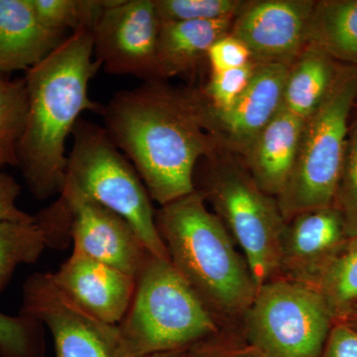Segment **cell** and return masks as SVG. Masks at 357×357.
Segmentation results:
<instances>
[{
    "label": "cell",
    "mask_w": 357,
    "mask_h": 357,
    "mask_svg": "<svg viewBox=\"0 0 357 357\" xmlns=\"http://www.w3.org/2000/svg\"><path fill=\"white\" fill-rule=\"evenodd\" d=\"M72 135L63 191L79 195L126 218L150 255L170 261L157 227L151 197L128 157L105 128L86 119L77 121Z\"/></svg>",
    "instance_id": "obj_6"
},
{
    "label": "cell",
    "mask_w": 357,
    "mask_h": 357,
    "mask_svg": "<svg viewBox=\"0 0 357 357\" xmlns=\"http://www.w3.org/2000/svg\"><path fill=\"white\" fill-rule=\"evenodd\" d=\"M39 20L30 0H0V75L29 70L68 36Z\"/></svg>",
    "instance_id": "obj_16"
},
{
    "label": "cell",
    "mask_w": 357,
    "mask_h": 357,
    "mask_svg": "<svg viewBox=\"0 0 357 357\" xmlns=\"http://www.w3.org/2000/svg\"><path fill=\"white\" fill-rule=\"evenodd\" d=\"M234 18L213 21L160 22L156 53L157 79L188 76L206 60L218 39L229 34Z\"/></svg>",
    "instance_id": "obj_18"
},
{
    "label": "cell",
    "mask_w": 357,
    "mask_h": 357,
    "mask_svg": "<svg viewBox=\"0 0 357 357\" xmlns=\"http://www.w3.org/2000/svg\"><path fill=\"white\" fill-rule=\"evenodd\" d=\"M206 161L197 191L243 251L257 288L279 276L286 222L276 198L260 189L243 160L217 149Z\"/></svg>",
    "instance_id": "obj_5"
},
{
    "label": "cell",
    "mask_w": 357,
    "mask_h": 357,
    "mask_svg": "<svg viewBox=\"0 0 357 357\" xmlns=\"http://www.w3.org/2000/svg\"><path fill=\"white\" fill-rule=\"evenodd\" d=\"M305 285L323 298L335 321L342 318L357 303V237L347 239Z\"/></svg>",
    "instance_id": "obj_21"
},
{
    "label": "cell",
    "mask_w": 357,
    "mask_h": 357,
    "mask_svg": "<svg viewBox=\"0 0 357 357\" xmlns=\"http://www.w3.org/2000/svg\"><path fill=\"white\" fill-rule=\"evenodd\" d=\"M203 105L199 89L152 79L102 105L105 130L161 206L195 191L199 162L218 149L204 128Z\"/></svg>",
    "instance_id": "obj_1"
},
{
    "label": "cell",
    "mask_w": 357,
    "mask_h": 357,
    "mask_svg": "<svg viewBox=\"0 0 357 357\" xmlns=\"http://www.w3.org/2000/svg\"><path fill=\"white\" fill-rule=\"evenodd\" d=\"M333 323L314 289L276 277L258 288L241 330L266 357H321Z\"/></svg>",
    "instance_id": "obj_8"
},
{
    "label": "cell",
    "mask_w": 357,
    "mask_h": 357,
    "mask_svg": "<svg viewBox=\"0 0 357 357\" xmlns=\"http://www.w3.org/2000/svg\"><path fill=\"white\" fill-rule=\"evenodd\" d=\"M335 206L344 218L347 236L357 237V114L349 129Z\"/></svg>",
    "instance_id": "obj_27"
},
{
    "label": "cell",
    "mask_w": 357,
    "mask_h": 357,
    "mask_svg": "<svg viewBox=\"0 0 357 357\" xmlns=\"http://www.w3.org/2000/svg\"><path fill=\"white\" fill-rule=\"evenodd\" d=\"M45 328L36 319L0 312V357H44Z\"/></svg>",
    "instance_id": "obj_25"
},
{
    "label": "cell",
    "mask_w": 357,
    "mask_h": 357,
    "mask_svg": "<svg viewBox=\"0 0 357 357\" xmlns=\"http://www.w3.org/2000/svg\"><path fill=\"white\" fill-rule=\"evenodd\" d=\"M307 45L325 52L338 63L357 67V0L316 1Z\"/></svg>",
    "instance_id": "obj_20"
},
{
    "label": "cell",
    "mask_w": 357,
    "mask_h": 357,
    "mask_svg": "<svg viewBox=\"0 0 357 357\" xmlns=\"http://www.w3.org/2000/svg\"><path fill=\"white\" fill-rule=\"evenodd\" d=\"M304 122L282 107L241 157L256 184L274 198L292 174Z\"/></svg>",
    "instance_id": "obj_17"
},
{
    "label": "cell",
    "mask_w": 357,
    "mask_h": 357,
    "mask_svg": "<svg viewBox=\"0 0 357 357\" xmlns=\"http://www.w3.org/2000/svg\"><path fill=\"white\" fill-rule=\"evenodd\" d=\"M321 357H357V330L335 321Z\"/></svg>",
    "instance_id": "obj_32"
},
{
    "label": "cell",
    "mask_w": 357,
    "mask_h": 357,
    "mask_svg": "<svg viewBox=\"0 0 357 357\" xmlns=\"http://www.w3.org/2000/svg\"><path fill=\"white\" fill-rule=\"evenodd\" d=\"M349 239L335 206L307 211L286 222L279 276L305 284Z\"/></svg>",
    "instance_id": "obj_15"
},
{
    "label": "cell",
    "mask_w": 357,
    "mask_h": 357,
    "mask_svg": "<svg viewBox=\"0 0 357 357\" xmlns=\"http://www.w3.org/2000/svg\"><path fill=\"white\" fill-rule=\"evenodd\" d=\"M4 166L0 163V222H32L34 215L20 210L17 206L21 188L17 181L3 171Z\"/></svg>",
    "instance_id": "obj_31"
},
{
    "label": "cell",
    "mask_w": 357,
    "mask_h": 357,
    "mask_svg": "<svg viewBox=\"0 0 357 357\" xmlns=\"http://www.w3.org/2000/svg\"><path fill=\"white\" fill-rule=\"evenodd\" d=\"M356 100L357 67L344 66L325 100L305 119L295 166L276 198L285 222L335 206Z\"/></svg>",
    "instance_id": "obj_7"
},
{
    "label": "cell",
    "mask_w": 357,
    "mask_h": 357,
    "mask_svg": "<svg viewBox=\"0 0 357 357\" xmlns=\"http://www.w3.org/2000/svg\"><path fill=\"white\" fill-rule=\"evenodd\" d=\"M47 248L46 237L36 220L0 222V294L20 265L37 262Z\"/></svg>",
    "instance_id": "obj_22"
},
{
    "label": "cell",
    "mask_w": 357,
    "mask_h": 357,
    "mask_svg": "<svg viewBox=\"0 0 357 357\" xmlns=\"http://www.w3.org/2000/svg\"><path fill=\"white\" fill-rule=\"evenodd\" d=\"M141 357H190L188 349L185 351L159 352V354H148Z\"/></svg>",
    "instance_id": "obj_34"
},
{
    "label": "cell",
    "mask_w": 357,
    "mask_h": 357,
    "mask_svg": "<svg viewBox=\"0 0 357 357\" xmlns=\"http://www.w3.org/2000/svg\"><path fill=\"white\" fill-rule=\"evenodd\" d=\"M190 357H266L244 337L241 328L222 332L188 349Z\"/></svg>",
    "instance_id": "obj_29"
},
{
    "label": "cell",
    "mask_w": 357,
    "mask_h": 357,
    "mask_svg": "<svg viewBox=\"0 0 357 357\" xmlns=\"http://www.w3.org/2000/svg\"><path fill=\"white\" fill-rule=\"evenodd\" d=\"M157 227L174 267L223 328H236L255 300L257 286L243 255L203 195L162 206Z\"/></svg>",
    "instance_id": "obj_3"
},
{
    "label": "cell",
    "mask_w": 357,
    "mask_h": 357,
    "mask_svg": "<svg viewBox=\"0 0 357 357\" xmlns=\"http://www.w3.org/2000/svg\"><path fill=\"white\" fill-rule=\"evenodd\" d=\"M28 117L24 77L7 81L0 77V163L17 167L18 146Z\"/></svg>",
    "instance_id": "obj_23"
},
{
    "label": "cell",
    "mask_w": 357,
    "mask_h": 357,
    "mask_svg": "<svg viewBox=\"0 0 357 357\" xmlns=\"http://www.w3.org/2000/svg\"><path fill=\"white\" fill-rule=\"evenodd\" d=\"M255 70V63L251 62L236 69L211 73L208 84L201 89L208 107L217 112L231 107L248 88Z\"/></svg>",
    "instance_id": "obj_28"
},
{
    "label": "cell",
    "mask_w": 357,
    "mask_h": 357,
    "mask_svg": "<svg viewBox=\"0 0 357 357\" xmlns=\"http://www.w3.org/2000/svg\"><path fill=\"white\" fill-rule=\"evenodd\" d=\"M0 77H2L1 75H0Z\"/></svg>",
    "instance_id": "obj_35"
},
{
    "label": "cell",
    "mask_w": 357,
    "mask_h": 357,
    "mask_svg": "<svg viewBox=\"0 0 357 357\" xmlns=\"http://www.w3.org/2000/svg\"><path fill=\"white\" fill-rule=\"evenodd\" d=\"M52 277L79 306L109 325L121 323L135 293L136 278L76 250Z\"/></svg>",
    "instance_id": "obj_14"
},
{
    "label": "cell",
    "mask_w": 357,
    "mask_h": 357,
    "mask_svg": "<svg viewBox=\"0 0 357 357\" xmlns=\"http://www.w3.org/2000/svg\"><path fill=\"white\" fill-rule=\"evenodd\" d=\"M20 314L49 330L56 357H130L119 325L96 318L59 288L51 272H37L22 287Z\"/></svg>",
    "instance_id": "obj_9"
},
{
    "label": "cell",
    "mask_w": 357,
    "mask_h": 357,
    "mask_svg": "<svg viewBox=\"0 0 357 357\" xmlns=\"http://www.w3.org/2000/svg\"><path fill=\"white\" fill-rule=\"evenodd\" d=\"M335 321H342V323L347 324V325L357 330V303L351 307V310L342 318Z\"/></svg>",
    "instance_id": "obj_33"
},
{
    "label": "cell",
    "mask_w": 357,
    "mask_h": 357,
    "mask_svg": "<svg viewBox=\"0 0 357 357\" xmlns=\"http://www.w3.org/2000/svg\"><path fill=\"white\" fill-rule=\"evenodd\" d=\"M342 67L325 52L307 45L289 69L282 107L305 121L325 100Z\"/></svg>",
    "instance_id": "obj_19"
},
{
    "label": "cell",
    "mask_w": 357,
    "mask_h": 357,
    "mask_svg": "<svg viewBox=\"0 0 357 357\" xmlns=\"http://www.w3.org/2000/svg\"><path fill=\"white\" fill-rule=\"evenodd\" d=\"M245 0H154L160 22L236 18Z\"/></svg>",
    "instance_id": "obj_26"
},
{
    "label": "cell",
    "mask_w": 357,
    "mask_h": 357,
    "mask_svg": "<svg viewBox=\"0 0 357 357\" xmlns=\"http://www.w3.org/2000/svg\"><path fill=\"white\" fill-rule=\"evenodd\" d=\"M206 60L210 64L211 73L236 69L252 62L248 47L230 34L218 39L211 47Z\"/></svg>",
    "instance_id": "obj_30"
},
{
    "label": "cell",
    "mask_w": 357,
    "mask_h": 357,
    "mask_svg": "<svg viewBox=\"0 0 357 357\" xmlns=\"http://www.w3.org/2000/svg\"><path fill=\"white\" fill-rule=\"evenodd\" d=\"M102 69L93 53V31L72 33L40 64L26 72L27 123L17 151V167L37 199L59 196L67 175L66 142L84 112L102 105L89 86Z\"/></svg>",
    "instance_id": "obj_2"
},
{
    "label": "cell",
    "mask_w": 357,
    "mask_h": 357,
    "mask_svg": "<svg viewBox=\"0 0 357 357\" xmlns=\"http://www.w3.org/2000/svg\"><path fill=\"white\" fill-rule=\"evenodd\" d=\"M110 0H30L40 20L49 28L72 33L93 31Z\"/></svg>",
    "instance_id": "obj_24"
},
{
    "label": "cell",
    "mask_w": 357,
    "mask_h": 357,
    "mask_svg": "<svg viewBox=\"0 0 357 357\" xmlns=\"http://www.w3.org/2000/svg\"><path fill=\"white\" fill-rule=\"evenodd\" d=\"M119 326L130 357L185 351L223 330L172 263L151 255Z\"/></svg>",
    "instance_id": "obj_4"
},
{
    "label": "cell",
    "mask_w": 357,
    "mask_h": 357,
    "mask_svg": "<svg viewBox=\"0 0 357 357\" xmlns=\"http://www.w3.org/2000/svg\"><path fill=\"white\" fill-rule=\"evenodd\" d=\"M314 0H251L229 34L241 40L255 64L291 67L307 45Z\"/></svg>",
    "instance_id": "obj_11"
},
{
    "label": "cell",
    "mask_w": 357,
    "mask_h": 357,
    "mask_svg": "<svg viewBox=\"0 0 357 357\" xmlns=\"http://www.w3.org/2000/svg\"><path fill=\"white\" fill-rule=\"evenodd\" d=\"M289 69L283 65L255 64V74L243 95L222 112L211 109L202 93L204 128L218 149L243 156L280 112Z\"/></svg>",
    "instance_id": "obj_12"
},
{
    "label": "cell",
    "mask_w": 357,
    "mask_h": 357,
    "mask_svg": "<svg viewBox=\"0 0 357 357\" xmlns=\"http://www.w3.org/2000/svg\"><path fill=\"white\" fill-rule=\"evenodd\" d=\"M159 30L154 0H110L93 29L96 60L107 74L157 79Z\"/></svg>",
    "instance_id": "obj_10"
},
{
    "label": "cell",
    "mask_w": 357,
    "mask_h": 357,
    "mask_svg": "<svg viewBox=\"0 0 357 357\" xmlns=\"http://www.w3.org/2000/svg\"><path fill=\"white\" fill-rule=\"evenodd\" d=\"M58 197L70 211L73 250L136 278L150 253L132 225L74 192L63 191Z\"/></svg>",
    "instance_id": "obj_13"
}]
</instances>
